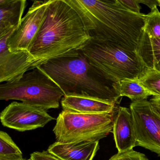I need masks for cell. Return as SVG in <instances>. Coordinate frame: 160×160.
Listing matches in <instances>:
<instances>
[{
	"label": "cell",
	"instance_id": "e0dca14e",
	"mask_svg": "<svg viewBox=\"0 0 160 160\" xmlns=\"http://www.w3.org/2000/svg\"><path fill=\"white\" fill-rule=\"evenodd\" d=\"M23 153L6 132H0V160H22Z\"/></svg>",
	"mask_w": 160,
	"mask_h": 160
},
{
	"label": "cell",
	"instance_id": "2e32d148",
	"mask_svg": "<svg viewBox=\"0 0 160 160\" xmlns=\"http://www.w3.org/2000/svg\"><path fill=\"white\" fill-rule=\"evenodd\" d=\"M112 88L119 98L126 97L132 102L147 100L152 94L145 88L138 79L125 78L113 83Z\"/></svg>",
	"mask_w": 160,
	"mask_h": 160
},
{
	"label": "cell",
	"instance_id": "277c9868",
	"mask_svg": "<svg viewBox=\"0 0 160 160\" xmlns=\"http://www.w3.org/2000/svg\"><path fill=\"white\" fill-rule=\"evenodd\" d=\"M80 51L112 84L125 78L138 79L147 69L137 51L109 41L91 38Z\"/></svg>",
	"mask_w": 160,
	"mask_h": 160
},
{
	"label": "cell",
	"instance_id": "30bf717a",
	"mask_svg": "<svg viewBox=\"0 0 160 160\" xmlns=\"http://www.w3.org/2000/svg\"><path fill=\"white\" fill-rule=\"evenodd\" d=\"M16 30L0 36V82H10L19 79L24 74L40 66L28 51L11 52L7 42Z\"/></svg>",
	"mask_w": 160,
	"mask_h": 160
},
{
	"label": "cell",
	"instance_id": "44dd1931",
	"mask_svg": "<svg viewBox=\"0 0 160 160\" xmlns=\"http://www.w3.org/2000/svg\"><path fill=\"white\" fill-rule=\"evenodd\" d=\"M120 3L126 9L136 13H141L139 0H118Z\"/></svg>",
	"mask_w": 160,
	"mask_h": 160
},
{
	"label": "cell",
	"instance_id": "5b68a950",
	"mask_svg": "<svg viewBox=\"0 0 160 160\" xmlns=\"http://www.w3.org/2000/svg\"><path fill=\"white\" fill-rule=\"evenodd\" d=\"M64 96L60 88L40 66L17 80L0 85V100H18L46 111L58 108Z\"/></svg>",
	"mask_w": 160,
	"mask_h": 160
},
{
	"label": "cell",
	"instance_id": "ba28073f",
	"mask_svg": "<svg viewBox=\"0 0 160 160\" xmlns=\"http://www.w3.org/2000/svg\"><path fill=\"white\" fill-rule=\"evenodd\" d=\"M50 0L35 1L20 26L12 33L7 42L11 52L29 51L39 33L46 16Z\"/></svg>",
	"mask_w": 160,
	"mask_h": 160
},
{
	"label": "cell",
	"instance_id": "7402d4cb",
	"mask_svg": "<svg viewBox=\"0 0 160 160\" xmlns=\"http://www.w3.org/2000/svg\"><path fill=\"white\" fill-rule=\"evenodd\" d=\"M30 158L32 160H62L48 151L33 152Z\"/></svg>",
	"mask_w": 160,
	"mask_h": 160
},
{
	"label": "cell",
	"instance_id": "484cf974",
	"mask_svg": "<svg viewBox=\"0 0 160 160\" xmlns=\"http://www.w3.org/2000/svg\"><path fill=\"white\" fill-rule=\"evenodd\" d=\"M32 160V159H31V158H30V159H23V160Z\"/></svg>",
	"mask_w": 160,
	"mask_h": 160
},
{
	"label": "cell",
	"instance_id": "4fadbf2b",
	"mask_svg": "<svg viewBox=\"0 0 160 160\" xmlns=\"http://www.w3.org/2000/svg\"><path fill=\"white\" fill-rule=\"evenodd\" d=\"M99 149V141L63 143L55 142L47 151L62 160H93Z\"/></svg>",
	"mask_w": 160,
	"mask_h": 160
},
{
	"label": "cell",
	"instance_id": "d6986e66",
	"mask_svg": "<svg viewBox=\"0 0 160 160\" xmlns=\"http://www.w3.org/2000/svg\"><path fill=\"white\" fill-rule=\"evenodd\" d=\"M144 32L150 38L160 39V12L158 8L146 14Z\"/></svg>",
	"mask_w": 160,
	"mask_h": 160
},
{
	"label": "cell",
	"instance_id": "3957f363",
	"mask_svg": "<svg viewBox=\"0 0 160 160\" xmlns=\"http://www.w3.org/2000/svg\"><path fill=\"white\" fill-rule=\"evenodd\" d=\"M40 68L58 86L64 95L95 97L119 104L112 84L79 50L78 54L49 60Z\"/></svg>",
	"mask_w": 160,
	"mask_h": 160
},
{
	"label": "cell",
	"instance_id": "6da1fadb",
	"mask_svg": "<svg viewBox=\"0 0 160 160\" xmlns=\"http://www.w3.org/2000/svg\"><path fill=\"white\" fill-rule=\"evenodd\" d=\"M79 15L91 38L109 41L137 51L146 14L122 6L118 0H66Z\"/></svg>",
	"mask_w": 160,
	"mask_h": 160
},
{
	"label": "cell",
	"instance_id": "8fae6325",
	"mask_svg": "<svg viewBox=\"0 0 160 160\" xmlns=\"http://www.w3.org/2000/svg\"><path fill=\"white\" fill-rule=\"evenodd\" d=\"M112 133L118 152L132 149L137 146L133 120L130 108L119 107Z\"/></svg>",
	"mask_w": 160,
	"mask_h": 160
},
{
	"label": "cell",
	"instance_id": "ffe728a7",
	"mask_svg": "<svg viewBox=\"0 0 160 160\" xmlns=\"http://www.w3.org/2000/svg\"><path fill=\"white\" fill-rule=\"evenodd\" d=\"M108 160H149L144 153L133 149L118 152Z\"/></svg>",
	"mask_w": 160,
	"mask_h": 160
},
{
	"label": "cell",
	"instance_id": "5bb4252c",
	"mask_svg": "<svg viewBox=\"0 0 160 160\" xmlns=\"http://www.w3.org/2000/svg\"><path fill=\"white\" fill-rule=\"evenodd\" d=\"M26 4V0H0V36L19 27Z\"/></svg>",
	"mask_w": 160,
	"mask_h": 160
},
{
	"label": "cell",
	"instance_id": "9c48e42d",
	"mask_svg": "<svg viewBox=\"0 0 160 160\" xmlns=\"http://www.w3.org/2000/svg\"><path fill=\"white\" fill-rule=\"evenodd\" d=\"M0 119L5 127L23 132L43 127L55 118L44 109L13 102L2 111Z\"/></svg>",
	"mask_w": 160,
	"mask_h": 160
},
{
	"label": "cell",
	"instance_id": "cb8c5ba5",
	"mask_svg": "<svg viewBox=\"0 0 160 160\" xmlns=\"http://www.w3.org/2000/svg\"><path fill=\"white\" fill-rule=\"evenodd\" d=\"M149 101L154 109L160 114V97L153 96Z\"/></svg>",
	"mask_w": 160,
	"mask_h": 160
},
{
	"label": "cell",
	"instance_id": "7c38bea8",
	"mask_svg": "<svg viewBox=\"0 0 160 160\" xmlns=\"http://www.w3.org/2000/svg\"><path fill=\"white\" fill-rule=\"evenodd\" d=\"M61 102L63 110L83 114L110 113L119 107L113 102L82 95H64Z\"/></svg>",
	"mask_w": 160,
	"mask_h": 160
},
{
	"label": "cell",
	"instance_id": "ac0fdd59",
	"mask_svg": "<svg viewBox=\"0 0 160 160\" xmlns=\"http://www.w3.org/2000/svg\"><path fill=\"white\" fill-rule=\"evenodd\" d=\"M138 79L152 96L160 97V72L147 69Z\"/></svg>",
	"mask_w": 160,
	"mask_h": 160
},
{
	"label": "cell",
	"instance_id": "52a82bcc",
	"mask_svg": "<svg viewBox=\"0 0 160 160\" xmlns=\"http://www.w3.org/2000/svg\"><path fill=\"white\" fill-rule=\"evenodd\" d=\"M136 146L160 156V114L147 100L132 102L130 106Z\"/></svg>",
	"mask_w": 160,
	"mask_h": 160
},
{
	"label": "cell",
	"instance_id": "8992f818",
	"mask_svg": "<svg viewBox=\"0 0 160 160\" xmlns=\"http://www.w3.org/2000/svg\"><path fill=\"white\" fill-rule=\"evenodd\" d=\"M118 108L110 113L102 114L62 110L53 130L57 141L63 143L99 141L113 132Z\"/></svg>",
	"mask_w": 160,
	"mask_h": 160
},
{
	"label": "cell",
	"instance_id": "603a6c76",
	"mask_svg": "<svg viewBox=\"0 0 160 160\" xmlns=\"http://www.w3.org/2000/svg\"><path fill=\"white\" fill-rule=\"evenodd\" d=\"M140 3L145 4L150 8L151 11L157 9L158 6L157 0H139Z\"/></svg>",
	"mask_w": 160,
	"mask_h": 160
},
{
	"label": "cell",
	"instance_id": "d4e9b609",
	"mask_svg": "<svg viewBox=\"0 0 160 160\" xmlns=\"http://www.w3.org/2000/svg\"><path fill=\"white\" fill-rule=\"evenodd\" d=\"M157 2H158V6L160 7V0H157Z\"/></svg>",
	"mask_w": 160,
	"mask_h": 160
},
{
	"label": "cell",
	"instance_id": "7a4b0ae2",
	"mask_svg": "<svg viewBox=\"0 0 160 160\" xmlns=\"http://www.w3.org/2000/svg\"><path fill=\"white\" fill-rule=\"evenodd\" d=\"M90 39L81 18L66 0H50L29 52L42 65L49 60L77 55Z\"/></svg>",
	"mask_w": 160,
	"mask_h": 160
},
{
	"label": "cell",
	"instance_id": "9a60e30c",
	"mask_svg": "<svg viewBox=\"0 0 160 160\" xmlns=\"http://www.w3.org/2000/svg\"><path fill=\"white\" fill-rule=\"evenodd\" d=\"M137 52L147 69L160 72V39L150 38L143 32Z\"/></svg>",
	"mask_w": 160,
	"mask_h": 160
}]
</instances>
